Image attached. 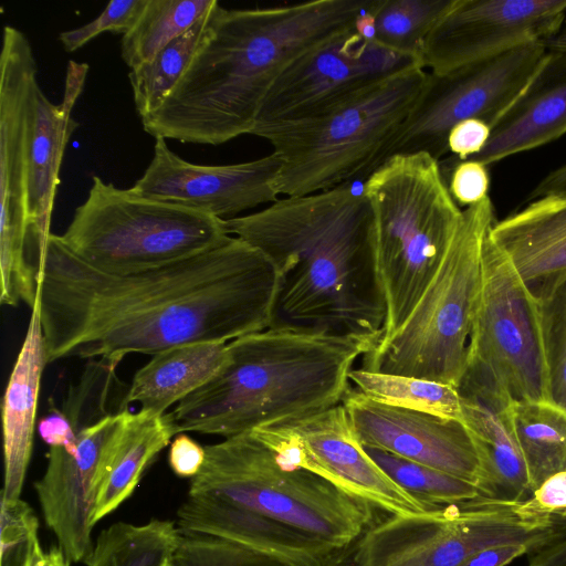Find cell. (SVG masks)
Listing matches in <instances>:
<instances>
[{
  "label": "cell",
  "mask_w": 566,
  "mask_h": 566,
  "mask_svg": "<svg viewBox=\"0 0 566 566\" xmlns=\"http://www.w3.org/2000/svg\"><path fill=\"white\" fill-rule=\"evenodd\" d=\"M279 286L273 262L232 235L190 258L116 274L87 264L51 233L38 284L48 363H120L132 353L229 343L270 327Z\"/></svg>",
  "instance_id": "1"
},
{
  "label": "cell",
  "mask_w": 566,
  "mask_h": 566,
  "mask_svg": "<svg viewBox=\"0 0 566 566\" xmlns=\"http://www.w3.org/2000/svg\"><path fill=\"white\" fill-rule=\"evenodd\" d=\"M222 221L227 234L260 250L279 272L269 328L380 338L386 308L363 190L345 185L285 197Z\"/></svg>",
  "instance_id": "2"
},
{
  "label": "cell",
  "mask_w": 566,
  "mask_h": 566,
  "mask_svg": "<svg viewBox=\"0 0 566 566\" xmlns=\"http://www.w3.org/2000/svg\"><path fill=\"white\" fill-rule=\"evenodd\" d=\"M374 0H313L281 7L216 6L208 34L177 85L142 118L155 138L221 145L251 134L281 73L354 27Z\"/></svg>",
  "instance_id": "3"
},
{
  "label": "cell",
  "mask_w": 566,
  "mask_h": 566,
  "mask_svg": "<svg viewBox=\"0 0 566 566\" xmlns=\"http://www.w3.org/2000/svg\"><path fill=\"white\" fill-rule=\"evenodd\" d=\"M377 339L268 328L227 343V360L180 400L170 419L178 433L224 438L308 416L342 403L355 363Z\"/></svg>",
  "instance_id": "4"
},
{
  "label": "cell",
  "mask_w": 566,
  "mask_h": 566,
  "mask_svg": "<svg viewBox=\"0 0 566 566\" xmlns=\"http://www.w3.org/2000/svg\"><path fill=\"white\" fill-rule=\"evenodd\" d=\"M371 242L385 302L377 342L408 318L439 269L462 218L440 163L426 153L389 157L366 179Z\"/></svg>",
  "instance_id": "5"
},
{
  "label": "cell",
  "mask_w": 566,
  "mask_h": 566,
  "mask_svg": "<svg viewBox=\"0 0 566 566\" xmlns=\"http://www.w3.org/2000/svg\"><path fill=\"white\" fill-rule=\"evenodd\" d=\"M422 65L405 69L315 117L258 124L281 159L277 195L300 197L368 178L386 159L427 80Z\"/></svg>",
  "instance_id": "6"
},
{
  "label": "cell",
  "mask_w": 566,
  "mask_h": 566,
  "mask_svg": "<svg viewBox=\"0 0 566 566\" xmlns=\"http://www.w3.org/2000/svg\"><path fill=\"white\" fill-rule=\"evenodd\" d=\"M205 450L188 496L243 507L345 551L373 525L375 507L311 472L283 464L253 432Z\"/></svg>",
  "instance_id": "7"
},
{
  "label": "cell",
  "mask_w": 566,
  "mask_h": 566,
  "mask_svg": "<svg viewBox=\"0 0 566 566\" xmlns=\"http://www.w3.org/2000/svg\"><path fill=\"white\" fill-rule=\"evenodd\" d=\"M490 197L462 210V218L433 279L390 337L361 357L360 368L458 387L482 275V254L495 221Z\"/></svg>",
  "instance_id": "8"
},
{
  "label": "cell",
  "mask_w": 566,
  "mask_h": 566,
  "mask_svg": "<svg viewBox=\"0 0 566 566\" xmlns=\"http://www.w3.org/2000/svg\"><path fill=\"white\" fill-rule=\"evenodd\" d=\"M223 221L93 177L65 232L66 247L103 272L127 274L199 254L228 237Z\"/></svg>",
  "instance_id": "9"
},
{
  "label": "cell",
  "mask_w": 566,
  "mask_h": 566,
  "mask_svg": "<svg viewBox=\"0 0 566 566\" xmlns=\"http://www.w3.org/2000/svg\"><path fill=\"white\" fill-rule=\"evenodd\" d=\"M36 61L24 33L6 25L0 54V301L38 297V256L29 221V145Z\"/></svg>",
  "instance_id": "10"
},
{
  "label": "cell",
  "mask_w": 566,
  "mask_h": 566,
  "mask_svg": "<svg viewBox=\"0 0 566 566\" xmlns=\"http://www.w3.org/2000/svg\"><path fill=\"white\" fill-rule=\"evenodd\" d=\"M467 366L489 375L513 402H551L541 302L489 233Z\"/></svg>",
  "instance_id": "11"
},
{
  "label": "cell",
  "mask_w": 566,
  "mask_h": 566,
  "mask_svg": "<svg viewBox=\"0 0 566 566\" xmlns=\"http://www.w3.org/2000/svg\"><path fill=\"white\" fill-rule=\"evenodd\" d=\"M547 51L546 42L539 41L446 73L428 72L387 159L397 154L426 153L440 163L449 153L447 140L454 125L475 118L492 128L524 90Z\"/></svg>",
  "instance_id": "12"
},
{
  "label": "cell",
  "mask_w": 566,
  "mask_h": 566,
  "mask_svg": "<svg viewBox=\"0 0 566 566\" xmlns=\"http://www.w3.org/2000/svg\"><path fill=\"white\" fill-rule=\"evenodd\" d=\"M252 432L283 464L311 472L390 515L418 516L441 507L409 494L373 460L342 403Z\"/></svg>",
  "instance_id": "13"
},
{
  "label": "cell",
  "mask_w": 566,
  "mask_h": 566,
  "mask_svg": "<svg viewBox=\"0 0 566 566\" xmlns=\"http://www.w3.org/2000/svg\"><path fill=\"white\" fill-rule=\"evenodd\" d=\"M511 514L475 499L418 516L391 515L356 542L352 566H459L472 555L515 543Z\"/></svg>",
  "instance_id": "14"
},
{
  "label": "cell",
  "mask_w": 566,
  "mask_h": 566,
  "mask_svg": "<svg viewBox=\"0 0 566 566\" xmlns=\"http://www.w3.org/2000/svg\"><path fill=\"white\" fill-rule=\"evenodd\" d=\"M418 64L415 57L365 39L354 24L281 73L264 97L255 125L315 117Z\"/></svg>",
  "instance_id": "15"
},
{
  "label": "cell",
  "mask_w": 566,
  "mask_h": 566,
  "mask_svg": "<svg viewBox=\"0 0 566 566\" xmlns=\"http://www.w3.org/2000/svg\"><path fill=\"white\" fill-rule=\"evenodd\" d=\"M565 14L566 0H453L424 40L421 65L441 74L546 42L563 29Z\"/></svg>",
  "instance_id": "16"
},
{
  "label": "cell",
  "mask_w": 566,
  "mask_h": 566,
  "mask_svg": "<svg viewBox=\"0 0 566 566\" xmlns=\"http://www.w3.org/2000/svg\"><path fill=\"white\" fill-rule=\"evenodd\" d=\"M132 411L109 415L77 434L76 453L51 447L34 490L48 527L71 563L88 560L97 486L122 439Z\"/></svg>",
  "instance_id": "17"
},
{
  "label": "cell",
  "mask_w": 566,
  "mask_h": 566,
  "mask_svg": "<svg viewBox=\"0 0 566 566\" xmlns=\"http://www.w3.org/2000/svg\"><path fill=\"white\" fill-rule=\"evenodd\" d=\"M280 167L281 159L275 153L240 164H191L176 155L166 139L159 137L149 166L132 190L228 220L279 199L273 184Z\"/></svg>",
  "instance_id": "18"
},
{
  "label": "cell",
  "mask_w": 566,
  "mask_h": 566,
  "mask_svg": "<svg viewBox=\"0 0 566 566\" xmlns=\"http://www.w3.org/2000/svg\"><path fill=\"white\" fill-rule=\"evenodd\" d=\"M342 405L364 447L449 473L479 488L480 458L462 422L373 401L352 385Z\"/></svg>",
  "instance_id": "19"
},
{
  "label": "cell",
  "mask_w": 566,
  "mask_h": 566,
  "mask_svg": "<svg viewBox=\"0 0 566 566\" xmlns=\"http://www.w3.org/2000/svg\"><path fill=\"white\" fill-rule=\"evenodd\" d=\"M463 424L471 433L481 463L482 496L523 501L534 491L513 419V401L483 371L467 366L457 387Z\"/></svg>",
  "instance_id": "20"
},
{
  "label": "cell",
  "mask_w": 566,
  "mask_h": 566,
  "mask_svg": "<svg viewBox=\"0 0 566 566\" xmlns=\"http://www.w3.org/2000/svg\"><path fill=\"white\" fill-rule=\"evenodd\" d=\"M181 534L237 543L295 566H340L348 551L243 507L188 496L177 511Z\"/></svg>",
  "instance_id": "21"
},
{
  "label": "cell",
  "mask_w": 566,
  "mask_h": 566,
  "mask_svg": "<svg viewBox=\"0 0 566 566\" xmlns=\"http://www.w3.org/2000/svg\"><path fill=\"white\" fill-rule=\"evenodd\" d=\"M87 73L86 63L69 61L63 99L59 104H53L40 85L34 91L29 145V221L38 255V271L51 234V217L64 150L80 126L72 111L83 92Z\"/></svg>",
  "instance_id": "22"
},
{
  "label": "cell",
  "mask_w": 566,
  "mask_h": 566,
  "mask_svg": "<svg viewBox=\"0 0 566 566\" xmlns=\"http://www.w3.org/2000/svg\"><path fill=\"white\" fill-rule=\"evenodd\" d=\"M489 235L539 302L566 280V196L531 200L495 220Z\"/></svg>",
  "instance_id": "23"
},
{
  "label": "cell",
  "mask_w": 566,
  "mask_h": 566,
  "mask_svg": "<svg viewBox=\"0 0 566 566\" xmlns=\"http://www.w3.org/2000/svg\"><path fill=\"white\" fill-rule=\"evenodd\" d=\"M547 48L532 78L491 128L484 149L469 159L489 167L566 134V46Z\"/></svg>",
  "instance_id": "24"
},
{
  "label": "cell",
  "mask_w": 566,
  "mask_h": 566,
  "mask_svg": "<svg viewBox=\"0 0 566 566\" xmlns=\"http://www.w3.org/2000/svg\"><path fill=\"white\" fill-rule=\"evenodd\" d=\"M48 364L38 297L2 399L4 481L1 497L20 499L35 431L42 374Z\"/></svg>",
  "instance_id": "25"
},
{
  "label": "cell",
  "mask_w": 566,
  "mask_h": 566,
  "mask_svg": "<svg viewBox=\"0 0 566 566\" xmlns=\"http://www.w3.org/2000/svg\"><path fill=\"white\" fill-rule=\"evenodd\" d=\"M226 360L227 343H190L159 352L136 371L125 402H138L142 411L153 416L165 415L209 381Z\"/></svg>",
  "instance_id": "26"
},
{
  "label": "cell",
  "mask_w": 566,
  "mask_h": 566,
  "mask_svg": "<svg viewBox=\"0 0 566 566\" xmlns=\"http://www.w3.org/2000/svg\"><path fill=\"white\" fill-rule=\"evenodd\" d=\"M176 436L169 412L161 416L142 410L130 413L97 486L92 517L94 525L117 510L135 492L145 470Z\"/></svg>",
  "instance_id": "27"
},
{
  "label": "cell",
  "mask_w": 566,
  "mask_h": 566,
  "mask_svg": "<svg viewBox=\"0 0 566 566\" xmlns=\"http://www.w3.org/2000/svg\"><path fill=\"white\" fill-rule=\"evenodd\" d=\"M179 537L176 522L169 520L117 522L99 533L86 566H164L172 559Z\"/></svg>",
  "instance_id": "28"
},
{
  "label": "cell",
  "mask_w": 566,
  "mask_h": 566,
  "mask_svg": "<svg viewBox=\"0 0 566 566\" xmlns=\"http://www.w3.org/2000/svg\"><path fill=\"white\" fill-rule=\"evenodd\" d=\"M349 381L356 390L373 401L463 423L461 397L453 386L360 367L350 371Z\"/></svg>",
  "instance_id": "29"
},
{
  "label": "cell",
  "mask_w": 566,
  "mask_h": 566,
  "mask_svg": "<svg viewBox=\"0 0 566 566\" xmlns=\"http://www.w3.org/2000/svg\"><path fill=\"white\" fill-rule=\"evenodd\" d=\"M512 419L535 490L566 469V412L551 402H513Z\"/></svg>",
  "instance_id": "30"
},
{
  "label": "cell",
  "mask_w": 566,
  "mask_h": 566,
  "mask_svg": "<svg viewBox=\"0 0 566 566\" xmlns=\"http://www.w3.org/2000/svg\"><path fill=\"white\" fill-rule=\"evenodd\" d=\"M217 0H148L135 25L122 39V59L134 70L187 32Z\"/></svg>",
  "instance_id": "31"
},
{
  "label": "cell",
  "mask_w": 566,
  "mask_h": 566,
  "mask_svg": "<svg viewBox=\"0 0 566 566\" xmlns=\"http://www.w3.org/2000/svg\"><path fill=\"white\" fill-rule=\"evenodd\" d=\"M218 3L150 61L130 70L128 80L135 108L140 118L155 112L177 85L206 39L213 10Z\"/></svg>",
  "instance_id": "32"
},
{
  "label": "cell",
  "mask_w": 566,
  "mask_h": 566,
  "mask_svg": "<svg viewBox=\"0 0 566 566\" xmlns=\"http://www.w3.org/2000/svg\"><path fill=\"white\" fill-rule=\"evenodd\" d=\"M452 2L453 0H378L374 9V40L386 49L420 61L428 33Z\"/></svg>",
  "instance_id": "33"
},
{
  "label": "cell",
  "mask_w": 566,
  "mask_h": 566,
  "mask_svg": "<svg viewBox=\"0 0 566 566\" xmlns=\"http://www.w3.org/2000/svg\"><path fill=\"white\" fill-rule=\"evenodd\" d=\"M365 449L400 488L429 505L446 506L481 496L469 481L381 450Z\"/></svg>",
  "instance_id": "34"
},
{
  "label": "cell",
  "mask_w": 566,
  "mask_h": 566,
  "mask_svg": "<svg viewBox=\"0 0 566 566\" xmlns=\"http://www.w3.org/2000/svg\"><path fill=\"white\" fill-rule=\"evenodd\" d=\"M172 563L176 566H295L237 543L181 533Z\"/></svg>",
  "instance_id": "35"
},
{
  "label": "cell",
  "mask_w": 566,
  "mask_h": 566,
  "mask_svg": "<svg viewBox=\"0 0 566 566\" xmlns=\"http://www.w3.org/2000/svg\"><path fill=\"white\" fill-rule=\"evenodd\" d=\"M541 308L551 403L566 412V280Z\"/></svg>",
  "instance_id": "36"
},
{
  "label": "cell",
  "mask_w": 566,
  "mask_h": 566,
  "mask_svg": "<svg viewBox=\"0 0 566 566\" xmlns=\"http://www.w3.org/2000/svg\"><path fill=\"white\" fill-rule=\"evenodd\" d=\"M38 528V518L27 502L1 497L0 565L23 566L39 539Z\"/></svg>",
  "instance_id": "37"
},
{
  "label": "cell",
  "mask_w": 566,
  "mask_h": 566,
  "mask_svg": "<svg viewBox=\"0 0 566 566\" xmlns=\"http://www.w3.org/2000/svg\"><path fill=\"white\" fill-rule=\"evenodd\" d=\"M148 0H112L93 21L60 33L59 39L69 53L84 46L103 32L125 35L135 25Z\"/></svg>",
  "instance_id": "38"
},
{
  "label": "cell",
  "mask_w": 566,
  "mask_h": 566,
  "mask_svg": "<svg viewBox=\"0 0 566 566\" xmlns=\"http://www.w3.org/2000/svg\"><path fill=\"white\" fill-rule=\"evenodd\" d=\"M448 187L459 206L467 208L483 201L489 197L488 166L472 159L457 161L451 170Z\"/></svg>",
  "instance_id": "39"
},
{
  "label": "cell",
  "mask_w": 566,
  "mask_h": 566,
  "mask_svg": "<svg viewBox=\"0 0 566 566\" xmlns=\"http://www.w3.org/2000/svg\"><path fill=\"white\" fill-rule=\"evenodd\" d=\"M491 136V127L475 118L467 119L454 125L448 135V151L458 161L467 160L480 154Z\"/></svg>",
  "instance_id": "40"
},
{
  "label": "cell",
  "mask_w": 566,
  "mask_h": 566,
  "mask_svg": "<svg viewBox=\"0 0 566 566\" xmlns=\"http://www.w3.org/2000/svg\"><path fill=\"white\" fill-rule=\"evenodd\" d=\"M206 460L205 447L185 433H178L170 442L168 464L179 478L196 476Z\"/></svg>",
  "instance_id": "41"
},
{
  "label": "cell",
  "mask_w": 566,
  "mask_h": 566,
  "mask_svg": "<svg viewBox=\"0 0 566 566\" xmlns=\"http://www.w3.org/2000/svg\"><path fill=\"white\" fill-rule=\"evenodd\" d=\"M528 506L544 515L566 513V469L546 478L526 499Z\"/></svg>",
  "instance_id": "42"
},
{
  "label": "cell",
  "mask_w": 566,
  "mask_h": 566,
  "mask_svg": "<svg viewBox=\"0 0 566 566\" xmlns=\"http://www.w3.org/2000/svg\"><path fill=\"white\" fill-rule=\"evenodd\" d=\"M552 516L551 537L528 554L526 566H566V513Z\"/></svg>",
  "instance_id": "43"
},
{
  "label": "cell",
  "mask_w": 566,
  "mask_h": 566,
  "mask_svg": "<svg viewBox=\"0 0 566 566\" xmlns=\"http://www.w3.org/2000/svg\"><path fill=\"white\" fill-rule=\"evenodd\" d=\"M530 553L531 548L522 544L494 546L472 555L459 566H506L514 559Z\"/></svg>",
  "instance_id": "44"
},
{
  "label": "cell",
  "mask_w": 566,
  "mask_h": 566,
  "mask_svg": "<svg viewBox=\"0 0 566 566\" xmlns=\"http://www.w3.org/2000/svg\"><path fill=\"white\" fill-rule=\"evenodd\" d=\"M546 196H566V163L539 180L527 196V201Z\"/></svg>",
  "instance_id": "45"
},
{
  "label": "cell",
  "mask_w": 566,
  "mask_h": 566,
  "mask_svg": "<svg viewBox=\"0 0 566 566\" xmlns=\"http://www.w3.org/2000/svg\"><path fill=\"white\" fill-rule=\"evenodd\" d=\"M164 566H176V565L172 563V559H171V560H168Z\"/></svg>",
  "instance_id": "46"
}]
</instances>
